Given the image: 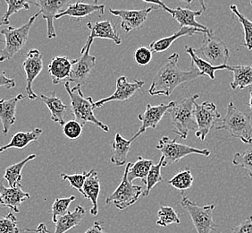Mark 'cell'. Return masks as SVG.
Returning a JSON list of instances; mask_svg holds the SVG:
<instances>
[{"instance_id":"6da1fadb","label":"cell","mask_w":252,"mask_h":233,"mask_svg":"<svg viewBox=\"0 0 252 233\" xmlns=\"http://www.w3.org/2000/svg\"><path fill=\"white\" fill-rule=\"evenodd\" d=\"M179 54L173 53L162 68L157 72L149 89L151 96H170L176 88L195 79L203 77L198 68L191 64V68L185 71L178 67Z\"/></svg>"},{"instance_id":"7a4b0ae2","label":"cell","mask_w":252,"mask_h":233,"mask_svg":"<svg viewBox=\"0 0 252 233\" xmlns=\"http://www.w3.org/2000/svg\"><path fill=\"white\" fill-rule=\"evenodd\" d=\"M215 127L216 131L225 130L231 137L251 145L252 144V116L241 112L233 102L228 103L226 114Z\"/></svg>"},{"instance_id":"3957f363","label":"cell","mask_w":252,"mask_h":233,"mask_svg":"<svg viewBox=\"0 0 252 233\" xmlns=\"http://www.w3.org/2000/svg\"><path fill=\"white\" fill-rule=\"evenodd\" d=\"M70 82H65L64 88L71 100V111L75 120L83 126L88 122L98 126L103 131L109 132V127L103 122L98 120L94 114V102L93 97H85L83 95L81 85L76 84L73 88L70 87Z\"/></svg>"},{"instance_id":"277c9868","label":"cell","mask_w":252,"mask_h":233,"mask_svg":"<svg viewBox=\"0 0 252 233\" xmlns=\"http://www.w3.org/2000/svg\"><path fill=\"white\" fill-rule=\"evenodd\" d=\"M199 98V94H193L181 102H175L174 105L166 112L170 115L174 126L173 132L178 135L181 139H187L189 131L197 130V123L194 116V102Z\"/></svg>"},{"instance_id":"5b68a950","label":"cell","mask_w":252,"mask_h":233,"mask_svg":"<svg viewBox=\"0 0 252 233\" xmlns=\"http://www.w3.org/2000/svg\"><path fill=\"white\" fill-rule=\"evenodd\" d=\"M39 15H41L40 11L32 15L26 24L17 28L13 26H3L0 29V33L5 38V47L0 51V62L11 60L25 47L29 39L31 28Z\"/></svg>"},{"instance_id":"8992f818","label":"cell","mask_w":252,"mask_h":233,"mask_svg":"<svg viewBox=\"0 0 252 233\" xmlns=\"http://www.w3.org/2000/svg\"><path fill=\"white\" fill-rule=\"evenodd\" d=\"M203 35L202 45L199 49H194L196 55L213 66L226 65L230 57V51L225 42L214 34L211 30Z\"/></svg>"},{"instance_id":"52a82bcc","label":"cell","mask_w":252,"mask_h":233,"mask_svg":"<svg viewBox=\"0 0 252 233\" xmlns=\"http://www.w3.org/2000/svg\"><path fill=\"white\" fill-rule=\"evenodd\" d=\"M181 205L189 213L194 227L198 233H210L211 232L219 233L218 225L214 222L213 212L215 204L199 206L189 199V197L182 194Z\"/></svg>"},{"instance_id":"ba28073f","label":"cell","mask_w":252,"mask_h":233,"mask_svg":"<svg viewBox=\"0 0 252 233\" xmlns=\"http://www.w3.org/2000/svg\"><path fill=\"white\" fill-rule=\"evenodd\" d=\"M156 148L162 153V156L164 157L163 167L172 165L190 155H199L206 157L210 155V151L208 149H198L180 144L176 140L170 139L168 136H163L160 138Z\"/></svg>"},{"instance_id":"9c48e42d","label":"cell","mask_w":252,"mask_h":233,"mask_svg":"<svg viewBox=\"0 0 252 233\" xmlns=\"http://www.w3.org/2000/svg\"><path fill=\"white\" fill-rule=\"evenodd\" d=\"M194 116L197 123L195 136L204 141L214 126L222 118L217 105L211 102H204L199 104L194 102Z\"/></svg>"},{"instance_id":"30bf717a","label":"cell","mask_w":252,"mask_h":233,"mask_svg":"<svg viewBox=\"0 0 252 233\" xmlns=\"http://www.w3.org/2000/svg\"><path fill=\"white\" fill-rule=\"evenodd\" d=\"M127 172L128 163L126 164L121 183L117 187V190L113 192V194H110L106 200L107 204L114 203L115 206L119 210H125L135 204L143 193L141 186L133 185L132 182L128 180Z\"/></svg>"},{"instance_id":"8fae6325","label":"cell","mask_w":252,"mask_h":233,"mask_svg":"<svg viewBox=\"0 0 252 233\" xmlns=\"http://www.w3.org/2000/svg\"><path fill=\"white\" fill-rule=\"evenodd\" d=\"M94 39L92 37H88L87 42L82 49V57L79 59H75L70 75V83H75L76 84L83 85L86 83L88 79L91 76L93 68H95L97 63V58L90 54Z\"/></svg>"},{"instance_id":"7c38bea8","label":"cell","mask_w":252,"mask_h":233,"mask_svg":"<svg viewBox=\"0 0 252 233\" xmlns=\"http://www.w3.org/2000/svg\"><path fill=\"white\" fill-rule=\"evenodd\" d=\"M30 4L38 6L42 15V18L47 21V36L48 39L57 37V33L54 26L55 16L62 13L67 6L75 0H29Z\"/></svg>"},{"instance_id":"4fadbf2b","label":"cell","mask_w":252,"mask_h":233,"mask_svg":"<svg viewBox=\"0 0 252 233\" xmlns=\"http://www.w3.org/2000/svg\"><path fill=\"white\" fill-rule=\"evenodd\" d=\"M159 6H150L141 10L109 9L111 15L121 19V28L127 33L141 29L147 21V18L154 9H158Z\"/></svg>"},{"instance_id":"5bb4252c","label":"cell","mask_w":252,"mask_h":233,"mask_svg":"<svg viewBox=\"0 0 252 233\" xmlns=\"http://www.w3.org/2000/svg\"><path fill=\"white\" fill-rule=\"evenodd\" d=\"M23 67L26 75L25 90L27 93V97L29 98L31 101H33L36 100L38 96L33 92L32 84L34 80L38 78V76L41 73L43 69V57L39 49H32L28 51L25 62L23 64Z\"/></svg>"},{"instance_id":"9a60e30c","label":"cell","mask_w":252,"mask_h":233,"mask_svg":"<svg viewBox=\"0 0 252 233\" xmlns=\"http://www.w3.org/2000/svg\"><path fill=\"white\" fill-rule=\"evenodd\" d=\"M174 103L175 102L173 101V102H170L168 104L161 103L159 105H156V106L148 104L146 107L145 112L142 114L138 115V118L141 122V127L130 140L131 142L135 141L139 136H141L143 133H145L148 128L156 129L164 115L170 108L174 105Z\"/></svg>"},{"instance_id":"2e32d148","label":"cell","mask_w":252,"mask_h":233,"mask_svg":"<svg viewBox=\"0 0 252 233\" xmlns=\"http://www.w3.org/2000/svg\"><path fill=\"white\" fill-rule=\"evenodd\" d=\"M145 84L144 81L140 80H133L132 82H129L128 78L126 77H120L117 80V90L112 95L107 98L101 99L97 102H94L95 109L101 108L107 102H125L128 101L131 96L134 95L138 90H140L142 86Z\"/></svg>"},{"instance_id":"e0dca14e","label":"cell","mask_w":252,"mask_h":233,"mask_svg":"<svg viewBox=\"0 0 252 233\" xmlns=\"http://www.w3.org/2000/svg\"><path fill=\"white\" fill-rule=\"evenodd\" d=\"M30 198L31 194L22 190V185L6 188L3 180L0 181V205L18 214L20 205Z\"/></svg>"},{"instance_id":"ac0fdd59","label":"cell","mask_w":252,"mask_h":233,"mask_svg":"<svg viewBox=\"0 0 252 233\" xmlns=\"http://www.w3.org/2000/svg\"><path fill=\"white\" fill-rule=\"evenodd\" d=\"M106 6L104 5H98V4H87L83 2H74L73 4L69 5L67 8L60 13L59 15L55 16V19H60L63 16H69L73 19H82L94 14L98 13L99 16L101 17L104 15Z\"/></svg>"},{"instance_id":"d6986e66","label":"cell","mask_w":252,"mask_h":233,"mask_svg":"<svg viewBox=\"0 0 252 233\" xmlns=\"http://www.w3.org/2000/svg\"><path fill=\"white\" fill-rule=\"evenodd\" d=\"M75 59L71 60L65 56H57L50 61L49 72L54 84L66 81L69 82L71 70Z\"/></svg>"},{"instance_id":"ffe728a7","label":"cell","mask_w":252,"mask_h":233,"mask_svg":"<svg viewBox=\"0 0 252 233\" xmlns=\"http://www.w3.org/2000/svg\"><path fill=\"white\" fill-rule=\"evenodd\" d=\"M100 193V181L96 170H90L87 179L84 182L83 188V195L87 198L92 204L93 207L90 210V213L93 216H96L98 214L97 199Z\"/></svg>"},{"instance_id":"44dd1931","label":"cell","mask_w":252,"mask_h":233,"mask_svg":"<svg viewBox=\"0 0 252 233\" xmlns=\"http://www.w3.org/2000/svg\"><path fill=\"white\" fill-rule=\"evenodd\" d=\"M209 31L210 29L206 31V30L198 29V28H193V27H182L173 35L153 41L152 43H151L149 48L152 50V52H164L165 50L169 49L171 45L174 43L175 40L179 39L181 37L192 36L194 34H207V33H209Z\"/></svg>"},{"instance_id":"7402d4cb","label":"cell","mask_w":252,"mask_h":233,"mask_svg":"<svg viewBox=\"0 0 252 233\" xmlns=\"http://www.w3.org/2000/svg\"><path fill=\"white\" fill-rule=\"evenodd\" d=\"M24 99L25 96L20 93L17 96L9 100H0V120L3 126V133L5 135L9 132L10 127L15 124L17 103Z\"/></svg>"},{"instance_id":"603a6c76","label":"cell","mask_w":252,"mask_h":233,"mask_svg":"<svg viewBox=\"0 0 252 233\" xmlns=\"http://www.w3.org/2000/svg\"><path fill=\"white\" fill-rule=\"evenodd\" d=\"M88 28L91 32L89 35L93 39H111L115 44L120 45L122 43L121 37L117 30V25L113 26L110 21H102L96 22L92 25L90 22L88 23Z\"/></svg>"},{"instance_id":"cb8c5ba5","label":"cell","mask_w":252,"mask_h":233,"mask_svg":"<svg viewBox=\"0 0 252 233\" xmlns=\"http://www.w3.org/2000/svg\"><path fill=\"white\" fill-rule=\"evenodd\" d=\"M86 214L85 209L82 205H78L73 212H67L62 216H59L56 221L55 233H65L77 227L82 223Z\"/></svg>"},{"instance_id":"d4e9b609","label":"cell","mask_w":252,"mask_h":233,"mask_svg":"<svg viewBox=\"0 0 252 233\" xmlns=\"http://www.w3.org/2000/svg\"><path fill=\"white\" fill-rule=\"evenodd\" d=\"M203 14V10L193 11L189 8H183L181 6L172 9V13L170 15L179 24L180 28L182 27H193L198 29H203L208 31L209 30L207 26L201 25L196 21L197 16H200Z\"/></svg>"},{"instance_id":"484cf974","label":"cell","mask_w":252,"mask_h":233,"mask_svg":"<svg viewBox=\"0 0 252 233\" xmlns=\"http://www.w3.org/2000/svg\"><path fill=\"white\" fill-rule=\"evenodd\" d=\"M40 99L51 113V120L58 123L61 126H63L65 122V117L67 116V106L59 97H57L55 92L50 96L41 94Z\"/></svg>"},{"instance_id":"4316f807","label":"cell","mask_w":252,"mask_h":233,"mask_svg":"<svg viewBox=\"0 0 252 233\" xmlns=\"http://www.w3.org/2000/svg\"><path fill=\"white\" fill-rule=\"evenodd\" d=\"M43 130L41 128H34L32 131L18 132L12 136L11 141L6 146L0 147V154L8 150L10 148H17L24 149L25 147L29 146L32 142L38 141L39 136H41Z\"/></svg>"},{"instance_id":"83f0119b","label":"cell","mask_w":252,"mask_h":233,"mask_svg":"<svg viewBox=\"0 0 252 233\" xmlns=\"http://www.w3.org/2000/svg\"><path fill=\"white\" fill-rule=\"evenodd\" d=\"M131 143L132 142L131 140L124 138L120 133L116 134L115 141L112 144L113 155L110 158V161L114 165H126L127 156L131 149Z\"/></svg>"},{"instance_id":"f1b7e54d","label":"cell","mask_w":252,"mask_h":233,"mask_svg":"<svg viewBox=\"0 0 252 233\" xmlns=\"http://www.w3.org/2000/svg\"><path fill=\"white\" fill-rule=\"evenodd\" d=\"M185 50L186 52L189 54V57L191 58V64L193 65L194 67L199 69L202 75L204 76H208L211 80H215L216 76L215 73L219 70H223V69H231V66L229 65H221V66H213L211 64L205 61L202 58H199L198 55H196L194 49L192 47L189 46H185Z\"/></svg>"},{"instance_id":"f546056e","label":"cell","mask_w":252,"mask_h":233,"mask_svg":"<svg viewBox=\"0 0 252 233\" xmlns=\"http://www.w3.org/2000/svg\"><path fill=\"white\" fill-rule=\"evenodd\" d=\"M230 71L233 72V81L230 83V86L233 90H236L238 88L243 90L252 85V66H231Z\"/></svg>"},{"instance_id":"4dcf8cb0","label":"cell","mask_w":252,"mask_h":233,"mask_svg":"<svg viewBox=\"0 0 252 233\" xmlns=\"http://www.w3.org/2000/svg\"><path fill=\"white\" fill-rule=\"evenodd\" d=\"M152 165L153 160H147L141 156L138 157V160L133 164L131 162H128V180L131 182L136 180H142L143 182H145L146 178Z\"/></svg>"},{"instance_id":"1f68e13d","label":"cell","mask_w":252,"mask_h":233,"mask_svg":"<svg viewBox=\"0 0 252 233\" xmlns=\"http://www.w3.org/2000/svg\"><path fill=\"white\" fill-rule=\"evenodd\" d=\"M36 157H37L36 155H31L27 158H25V160L6 168L5 175H4V179L7 181L9 187L22 185V180H23L22 171L24 170L25 166L31 160L36 159Z\"/></svg>"},{"instance_id":"d6a6232c","label":"cell","mask_w":252,"mask_h":233,"mask_svg":"<svg viewBox=\"0 0 252 233\" xmlns=\"http://www.w3.org/2000/svg\"><path fill=\"white\" fill-rule=\"evenodd\" d=\"M194 182V177L191 171L189 169L181 170L168 181V184L171 185L175 190H179L182 194L185 193V190H189Z\"/></svg>"},{"instance_id":"836d02e7","label":"cell","mask_w":252,"mask_h":233,"mask_svg":"<svg viewBox=\"0 0 252 233\" xmlns=\"http://www.w3.org/2000/svg\"><path fill=\"white\" fill-rule=\"evenodd\" d=\"M230 9L233 12V15L238 18V21L243 25L244 32V42L242 46L247 48L248 50H252V21L248 19L245 15H243L237 8V5H230Z\"/></svg>"},{"instance_id":"e575fe53","label":"cell","mask_w":252,"mask_h":233,"mask_svg":"<svg viewBox=\"0 0 252 233\" xmlns=\"http://www.w3.org/2000/svg\"><path fill=\"white\" fill-rule=\"evenodd\" d=\"M163 161H164V157L161 156L159 162L157 165L153 164L151 166V170L149 171L144 182L146 185V190L142 193L143 196H148L156 185L158 184L160 182H163V177L161 175V168L163 167Z\"/></svg>"},{"instance_id":"d590c367","label":"cell","mask_w":252,"mask_h":233,"mask_svg":"<svg viewBox=\"0 0 252 233\" xmlns=\"http://www.w3.org/2000/svg\"><path fill=\"white\" fill-rule=\"evenodd\" d=\"M158 221L157 224L161 227H166L170 224H180L179 216L175 209L168 205L161 206L158 212Z\"/></svg>"},{"instance_id":"8d00e7d4","label":"cell","mask_w":252,"mask_h":233,"mask_svg":"<svg viewBox=\"0 0 252 233\" xmlns=\"http://www.w3.org/2000/svg\"><path fill=\"white\" fill-rule=\"evenodd\" d=\"M233 164L247 170L248 175L252 179V148L236 153L233 155Z\"/></svg>"},{"instance_id":"74e56055","label":"cell","mask_w":252,"mask_h":233,"mask_svg":"<svg viewBox=\"0 0 252 233\" xmlns=\"http://www.w3.org/2000/svg\"><path fill=\"white\" fill-rule=\"evenodd\" d=\"M76 197L74 195H71L69 197H64V198H57L54 201L52 204V221L54 224L56 223L57 219L59 216H62L63 214H66L68 212V209L70 207V204L73 203Z\"/></svg>"},{"instance_id":"f35d334b","label":"cell","mask_w":252,"mask_h":233,"mask_svg":"<svg viewBox=\"0 0 252 233\" xmlns=\"http://www.w3.org/2000/svg\"><path fill=\"white\" fill-rule=\"evenodd\" d=\"M7 9L5 11L4 19L6 22H9L10 17L16 13L20 12L21 10H29V0H5Z\"/></svg>"},{"instance_id":"ab89813d","label":"cell","mask_w":252,"mask_h":233,"mask_svg":"<svg viewBox=\"0 0 252 233\" xmlns=\"http://www.w3.org/2000/svg\"><path fill=\"white\" fill-rule=\"evenodd\" d=\"M89 173L90 171H83L81 174L68 175L61 173V178L63 181H68L73 189L78 190L81 194H83V185L89 176Z\"/></svg>"},{"instance_id":"60d3db41","label":"cell","mask_w":252,"mask_h":233,"mask_svg":"<svg viewBox=\"0 0 252 233\" xmlns=\"http://www.w3.org/2000/svg\"><path fill=\"white\" fill-rule=\"evenodd\" d=\"M17 224L18 221L13 213H9L5 217L0 215V233H19Z\"/></svg>"},{"instance_id":"b9f144b4","label":"cell","mask_w":252,"mask_h":233,"mask_svg":"<svg viewBox=\"0 0 252 233\" xmlns=\"http://www.w3.org/2000/svg\"><path fill=\"white\" fill-rule=\"evenodd\" d=\"M62 127H63V135L72 140L79 138L83 133V125L75 119L64 122Z\"/></svg>"},{"instance_id":"7bdbcfd3","label":"cell","mask_w":252,"mask_h":233,"mask_svg":"<svg viewBox=\"0 0 252 233\" xmlns=\"http://www.w3.org/2000/svg\"><path fill=\"white\" fill-rule=\"evenodd\" d=\"M152 50L147 47H141L137 49L134 52V59L136 63L141 67L147 66L148 64L151 63L152 59Z\"/></svg>"},{"instance_id":"ee69618b","label":"cell","mask_w":252,"mask_h":233,"mask_svg":"<svg viewBox=\"0 0 252 233\" xmlns=\"http://www.w3.org/2000/svg\"><path fill=\"white\" fill-rule=\"evenodd\" d=\"M231 233H252V216H250L243 223L233 227Z\"/></svg>"},{"instance_id":"f6af8a7d","label":"cell","mask_w":252,"mask_h":233,"mask_svg":"<svg viewBox=\"0 0 252 233\" xmlns=\"http://www.w3.org/2000/svg\"><path fill=\"white\" fill-rule=\"evenodd\" d=\"M15 85H16V83H15V79L7 78L5 71L0 69V87L12 89V88H15Z\"/></svg>"},{"instance_id":"bcb514c9","label":"cell","mask_w":252,"mask_h":233,"mask_svg":"<svg viewBox=\"0 0 252 233\" xmlns=\"http://www.w3.org/2000/svg\"><path fill=\"white\" fill-rule=\"evenodd\" d=\"M84 233H107L104 229L102 227V222L97 221L93 224L91 228L88 229L87 231Z\"/></svg>"},{"instance_id":"7dc6e473","label":"cell","mask_w":252,"mask_h":233,"mask_svg":"<svg viewBox=\"0 0 252 233\" xmlns=\"http://www.w3.org/2000/svg\"><path fill=\"white\" fill-rule=\"evenodd\" d=\"M142 1L146 2V3H150V4L158 5V6L161 7L162 9H164L165 11H166V12H168L169 14L172 13V8H169L162 0H142Z\"/></svg>"},{"instance_id":"c3c4849f","label":"cell","mask_w":252,"mask_h":233,"mask_svg":"<svg viewBox=\"0 0 252 233\" xmlns=\"http://www.w3.org/2000/svg\"><path fill=\"white\" fill-rule=\"evenodd\" d=\"M25 232H26V233H49L48 229H47V226H46V224H39V226L36 229H33V230L26 229V230H25Z\"/></svg>"},{"instance_id":"681fc988","label":"cell","mask_w":252,"mask_h":233,"mask_svg":"<svg viewBox=\"0 0 252 233\" xmlns=\"http://www.w3.org/2000/svg\"><path fill=\"white\" fill-rule=\"evenodd\" d=\"M9 25V22H6V21L4 19V16H3V17H0V29H1L3 26H5V25ZM0 42L5 43V38H4V36L1 34V33H0Z\"/></svg>"},{"instance_id":"f907efd6","label":"cell","mask_w":252,"mask_h":233,"mask_svg":"<svg viewBox=\"0 0 252 233\" xmlns=\"http://www.w3.org/2000/svg\"><path fill=\"white\" fill-rule=\"evenodd\" d=\"M198 2H199V5H200L201 8L203 10V12H205L207 10V6H206V4H205V0H198Z\"/></svg>"},{"instance_id":"816d5d0a","label":"cell","mask_w":252,"mask_h":233,"mask_svg":"<svg viewBox=\"0 0 252 233\" xmlns=\"http://www.w3.org/2000/svg\"><path fill=\"white\" fill-rule=\"evenodd\" d=\"M249 107H250V110L252 112V91L250 93V102H249Z\"/></svg>"},{"instance_id":"f5cc1de1","label":"cell","mask_w":252,"mask_h":233,"mask_svg":"<svg viewBox=\"0 0 252 233\" xmlns=\"http://www.w3.org/2000/svg\"><path fill=\"white\" fill-rule=\"evenodd\" d=\"M178 1L185 3V4H187V5H189V4H191V3L193 2V0H178Z\"/></svg>"},{"instance_id":"db71d44e","label":"cell","mask_w":252,"mask_h":233,"mask_svg":"<svg viewBox=\"0 0 252 233\" xmlns=\"http://www.w3.org/2000/svg\"><path fill=\"white\" fill-rule=\"evenodd\" d=\"M97 2H98V0H94V4H97Z\"/></svg>"},{"instance_id":"11a10c76","label":"cell","mask_w":252,"mask_h":233,"mask_svg":"<svg viewBox=\"0 0 252 233\" xmlns=\"http://www.w3.org/2000/svg\"><path fill=\"white\" fill-rule=\"evenodd\" d=\"M251 5H252V0H251Z\"/></svg>"}]
</instances>
